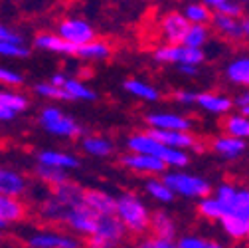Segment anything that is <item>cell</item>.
<instances>
[{
	"instance_id": "obj_1",
	"label": "cell",
	"mask_w": 249,
	"mask_h": 248,
	"mask_svg": "<svg viewBox=\"0 0 249 248\" xmlns=\"http://www.w3.org/2000/svg\"><path fill=\"white\" fill-rule=\"evenodd\" d=\"M117 210L121 214V219L124 221V225L131 227L133 230L137 232H142L146 227H148V216H146V210L142 208V205L133 199V197H123L119 203H117Z\"/></svg>"
},
{
	"instance_id": "obj_2",
	"label": "cell",
	"mask_w": 249,
	"mask_h": 248,
	"mask_svg": "<svg viewBox=\"0 0 249 248\" xmlns=\"http://www.w3.org/2000/svg\"><path fill=\"white\" fill-rule=\"evenodd\" d=\"M166 183V189L172 187L180 193H186V195H200V197H208L210 195V187L200 181V179H194V177H186V175H168L164 179Z\"/></svg>"
},
{
	"instance_id": "obj_3",
	"label": "cell",
	"mask_w": 249,
	"mask_h": 248,
	"mask_svg": "<svg viewBox=\"0 0 249 248\" xmlns=\"http://www.w3.org/2000/svg\"><path fill=\"white\" fill-rule=\"evenodd\" d=\"M61 34L66 36V42H70L77 48H81L93 40V30L85 22H79V20L64 22L61 24Z\"/></svg>"
},
{
	"instance_id": "obj_4",
	"label": "cell",
	"mask_w": 249,
	"mask_h": 248,
	"mask_svg": "<svg viewBox=\"0 0 249 248\" xmlns=\"http://www.w3.org/2000/svg\"><path fill=\"white\" fill-rule=\"evenodd\" d=\"M81 199L87 208H91L93 212H97L101 216H113L117 210V203L99 191H83Z\"/></svg>"
},
{
	"instance_id": "obj_5",
	"label": "cell",
	"mask_w": 249,
	"mask_h": 248,
	"mask_svg": "<svg viewBox=\"0 0 249 248\" xmlns=\"http://www.w3.org/2000/svg\"><path fill=\"white\" fill-rule=\"evenodd\" d=\"M162 30L166 32L170 44H182L184 36L188 34V30H190V24L178 12H170L162 22Z\"/></svg>"
},
{
	"instance_id": "obj_6",
	"label": "cell",
	"mask_w": 249,
	"mask_h": 248,
	"mask_svg": "<svg viewBox=\"0 0 249 248\" xmlns=\"http://www.w3.org/2000/svg\"><path fill=\"white\" fill-rule=\"evenodd\" d=\"M28 216V208L24 203H20L14 197H6V195H0V223H6V221H22Z\"/></svg>"
},
{
	"instance_id": "obj_7",
	"label": "cell",
	"mask_w": 249,
	"mask_h": 248,
	"mask_svg": "<svg viewBox=\"0 0 249 248\" xmlns=\"http://www.w3.org/2000/svg\"><path fill=\"white\" fill-rule=\"evenodd\" d=\"M159 60L164 62H184V64H196L202 60V52L200 50H192V48H178V46H170V48H162L157 52Z\"/></svg>"
},
{
	"instance_id": "obj_8",
	"label": "cell",
	"mask_w": 249,
	"mask_h": 248,
	"mask_svg": "<svg viewBox=\"0 0 249 248\" xmlns=\"http://www.w3.org/2000/svg\"><path fill=\"white\" fill-rule=\"evenodd\" d=\"M44 123L48 125V129H52L55 133H64V135H77L79 133V129L75 127L73 121L66 119L57 109H52V107L44 111Z\"/></svg>"
},
{
	"instance_id": "obj_9",
	"label": "cell",
	"mask_w": 249,
	"mask_h": 248,
	"mask_svg": "<svg viewBox=\"0 0 249 248\" xmlns=\"http://www.w3.org/2000/svg\"><path fill=\"white\" fill-rule=\"evenodd\" d=\"M95 234L113 244L115 240H119L123 236V223L119 219H115V216H99Z\"/></svg>"
},
{
	"instance_id": "obj_10",
	"label": "cell",
	"mask_w": 249,
	"mask_h": 248,
	"mask_svg": "<svg viewBox=\"0 0 249 248\" xmlns=\"http://www.w3.org/2000/svg\"><path fill=\"white\" fill-rule=\"evenodd\" d=\"M129 145H131L133 151L144 153V155H148V157H159V159L162 157V153L166 151L164 145L157 143L154 139H150V137H146V135H137V137H133V139L129 141Z\"/></svg>"
},
{
	"instance_id": "obj_11",
	"label": "cell",
	"mask_w": 249,
	"mask_h": 248,
	"mask_svg": "<svg viewBox=\"0 0 249 248\" xmlns=\"http://www.w3.org/2000/svg\"><path fill=\"white\" fill-rule=\"evenodd\" d=\"M148 225H150L152 234L157 236L154 240H166V242L172 240V236H174V228H172L170 219H166V214H164V212H154L152 221H150Z\"/></svg>"
},
{
	"instance_id": "obj_12",
	"label": "cell",
	"mask_w": 249,
	"mask_h": 248,
	"mask_svg": "<svg viewBox=\"0 0 249 248\" xmlns=\"http://www.w3.org/2000/svg\"><path fill=\"white\" fill-rule=\"evenodd\" d=\"M124 165H131L135 169H146V171H154L160 173L166 169V163H162L159 157H148V155H135V157H124L123 159Z\"/></svg>"
},
{
	"instance_id": "obj_13",
	"label": "cell",
	"mask_w": 249,
	"mask_h": 248,
	"mask_svg": "<svg viewBox=\"0 0 249 248\" xmlns=\"http://www.w3.org/2000/svg\"><path fill=\"white\" fill-rule=\"evenodd\" d=\"M146 137H150V139H154L157 143H160V145H192L194 143V139L190 137V135H184V133H176V131H148L146 133Z\"/></svg>"
},
{
	"instance_id": "obj_14",
	"label": "cell",
	"mask_w": 249,
	"mask_h": 248,
	"mask_svg": "<svg viewBox=\"0 0 249 248\" xmlns=\"http://www.w3.org/2000/svg\"><path fill=\"white\" fill-rule=\"evenodd\" d=\"M148 123H154L157 127H164L166 131H174V129H186L190 125L186 119L176 117V115H150Z\"/></svg>"
},
{
	"instance_id": "obj_15",
	"label": "cell",
	"mask_w": 249,
	"mask_h": 248,
	"mask_svg": "<svg viewBox=\"0 0 249 248\" xmlns=\"http://www.w3.org/2000/svg\"><path fill=\"white\" fill-rule=\"evenodd\" d=\"M220 125L233 137H243V135H249V121L243 119V117H226L220 121Z\"/></svg>"
},
{
	"instance_id": "obj_16",
	"label": "cell",
	"mask_w": 249,
	"mask_h": 248,
	"mask_svg": "<svg viewBox=\"0 0 249 248\" xmlns=\"http://www.w3.org/2000/svg\"><path fill=\"white\" fill-rule=\"evenodd\" d=\"M222 221H224L226 230H228L231 236H235V238L245 236L247 230H249V221L241 219V216H237V214H224Z\"/></svg>"
},
{
	"instance_id": "obj_17",
	"label": "cell",
	"mask_w": 249,
	"mask_h": 248,
	"mask_svg": "<svg viewBox=\"0 0 249 248\" xmlns=\"http://www.w3.org/2000/svg\"><path fill=\"white\" fill-rule=\"evenodd\" d=\"M109 52H111V48H109L107 40H97V42H89V44L77 48L75 54H79L83 58H105V56H109Z\"/></svg>"
},
{
	"instance_id": "obj_18",
	"label": "cell",
	"mask_w": 249,
	"mask_h": 248,
	"mask_svg": "<svg viewBox=\"0 0 249 248\" xmlns=\"http://www.w3.org/2000/svg\"><path fill=\"white\" fill-rule=\"evenodd\" d=\"M36 44H38V46H44V48L59 50V52H71V54L77 52V46H73V44H70V42H66V40H61V38H55V36H48V34L38 36Z\"/></svg>"
},
{
	"instance_id": "obj_19",
	"label": "cell",
	"mask_w": 249,
	"mask_h": 248,
	"mask_svg": "<svg viewBox=\"0 0 249 248\" xmlns=\"http://www.w3.org/2000/svg\"><path fill=\"white\" fill-rule=\"evenodd\" d=\"M22 179L12 175V173H6V171H0V193H8V195H14V193H20L22 191Z\"/></svg>"
},
{
	"instance_id": "obj_20",
	"label": "cell",
	"mask_w": 249,
	"mask_h": 248,
	"mask_svg": "<svg viewBox=\"0 0 249 248\" xmlns=\"http://www.w3.org/2000/svg\"><path fill=\"white\" fill-rule=\"evenodd\" d=\"M32 246L40 248H77L75 242L66 240V238H55V236H40L32 240Z\"/></svg>"
},
{
	"instance_id": "obj_21",
	"label": "cell",
	"mask_w": 249,
	"mask_h": 248,
	"mask_svg": "<svg viewBox=\"0 0 249 248\" xmlns=\"http://www.w3.org/2000/svg\"><path fill=\"white\" fill-rule=\"evenodd\" d=\"M206 38V30L202 24H196V26H190L188 30V34L184 36L182 44H186V48H192V50H198V46L204 42Z\"/></svg>"
},
{
	"instance_id": "obj_22",
	"label": "cell",
	"mask_w": 249,
	"mask_h": 248,
	"mask_svg": "<svg viewBox=\"0 0 249 248\" xmlns=\"http://www.w3.org/2000/svg\"><path fill=\"white\" fill-rule=\"evenodd\" d=\"M196 100H198L204 107H208V109H212V111H226V109L231 107V102H230V100H226V98H213V96H210V94L198 96Z\"/></svg>"
},
{
	"instance_id": "obj_23",
	"label": "cell",
	"mask_w": 249,
	"mask_h": 248,
	"mask_svg": "<svg viewBox=\"0 0 249 248\" xmlns=\"http://www.w3.org/2000/svg\"><path fill=\"white\" fill-rule=\"evenodd\" d=\"M215 151H220V153H226V155H230V157H233V155H237L245 145H243V141H239V139H231V137H228V139H220V141H213V145H212Z\"/></svg>"
},
{
	"instance_id": "obj_24",
	"label": "cell",
	"mask_w": 249,
	"mask_h": 248,
	"mask_svg": "<svg viewBox=\"0 0 249 248\" xmlns=\"http://www.w3.org/2000/svg\"><path fill=\"white\" fill-rule=\"evenodd\" d=\"M230 78L239 82V83H247L249 85V60H239L230 68Z\"/></svg>"
},
{
	"instance_id": "obj_25",
	"label": "cell",
	"mask_w": 249,
	"mask_h": 248,
	"mask_svg": "<svg viewBox=\"0 0 249 248\" xmlns=\"http://www.w3.org/2000/svg\"><path fill=\"white\" fill-rule=\"evenodd\" d=\"M42 163H48V165H55V167H75V159L68 157V155H57V153H42L40 155Z\"/></svg>"
},
{
	"instance_id": "obj_26",
	"label": "cell",
	"mask_w": 249,
	"mask_h": 248,
	"mask_svg": "<svg viewBox=\"0 0 249 248\" xmlns=\"http://www.w3.org/2000/svg\"><path fill=\"white\" fill-rule=\"evenodd\" d=\"M217 203L224 208V214H231L233 212V203H235V193L231 187H222L220 189V197H217Z\"/></svg>"
},
{
	"instance_id": "obj_27",
	"label": "cell",
	"mask_w": 249,
	"mask_h": 248,
	"mask_svg": "<svg viewBox=\"0 0 249 248\" xmlns=\"http://www.w3.org/2000/svg\"><path fill=\"white\" fill-rule=\"evenodd\" d=\"M241 219L249 221V193H239L235 195V203H233V212Z\"/></svg>"
},
{
	"instance_id": "obj_28",
	"label": "cell",
	"mask_w": 249,
	"mask_h": 248,
	"mask_svg": "<svg viewBox=\"0 0 249 248\" xmlns=\"http://www.w3.org/2000/svg\"><path fill=\"white\" fill-rule=\"evenodd\" d=\"M0 105L10 109V111H20L26 107V100L20 96H10V94H0Z\"/></svg>"
},
{
	"instance_id": "obj_29",
	"label": "cell",
	"mask_w": 249,
	"mask_h": 248,
	"mask_svg": "<svg viewBox=\"0 0 249 248\" xmlns=\"http://www.w3.org/2000/svg\"><path fill=\"white\" fill-rule=\"evenodd\" d=\"M208 6L215 8L217 12H222V16H239L241 14V6L239 4H231V2H208Z\"/></svg>"
},
{
	"instance_id": "obj_30",
	"label": "cell",
	"mask_w": 249,
	"mask_h": 248,
	"mask_svg": "<svg viewBox=\"0 0 249 248\" xmlns=\"http://www.w3.org/2000/svg\"><path fill=\"white\" fill-rule=\"evenodd\" d=\"M64 85H66V91H68L71 98H87V100H93V98H95V94H93V91L85 89V87L79 85L77 82H66Z\"/></svg>"
},
{
	"instance_id": "obj_31",
	"label": "cell",
	"mask_w": 249,
	"mask_h": 248,
	"mask_svg": "<svg viewBox=\"0 0 249 248\" xmlns=\"http://www.w3.org/2000/svg\"><path fill=\"white\" fill-rule=\"evenodd\" d=\"M124 87H127L129 91H133V94H139V96L148 98V100H157L159 98L157 91L146 87V85H142V83H139V82H127V83H124Z\"/></svg>"
},
{
	"instance_id": "obj_32",
	"label": "cell",
	"mask_w": 249,
	"mask_h": 248,
	"mask_svg": "<svg viewBox=\"0 0 249 248\" xmlns=\"http://www.w3.org/2000/svg\"><path fill=\"white\" fill-rule=\"evenodd\" d=\"M186 14H188L190 20H196V22H206V20L212 18V12H210L206 6H202V4H192V6H188Z\"/></svg>"
},
{
	"instance_id": "obj_33",
	"label": "cell",
	"mask_w": 249,
	"mask_h": 248,
	"mask_svg": "<svg viewBox=\"0 0 249 248\" xmlns=\"http://www.w3.org/2000/svg\"><path fill=\"white\" fill-rule=\"evenodd\" d=\"M200 212L206 214L208 219H217V216H224V208L220 207L217 201H206L200 205Z\"/></svg>"
},
{
	"instance_id": "obj_34",
	"label": "cell",
	"mask_w": 249,
	"mask_h": 248,
	"mask_svg": "<svg viewBox=\"0 0 249 248\" xmlns=\"http://www.w3.org/2000/svg\"><path fill=\"white\" fill-rule=\"evenodd\" d=\"M160 161L166 163V165H168V163H172V165H186V163H188V157H186V155H182V153H178V151L166 149V151L162 153Z\"/></svg>"
},
{
	"instance_id": "obj_35",
	"label": "cell",
	"mask_w": 249,
	"mask_h": 248,
	"mask_svg": "<svg viewBox=\"0 0 249 248\" xmlns=\"http://www.w3.org/2000/svg\"><path fill=\"white\" fill-rule=\"evenodd\" d=\"M40 177H42L44 181H48L52 187H55V185H59V183L66 181V175L61 173V171H57V169H40Z\"/></svg>"
},
{
	"instance_id": "obj_36",
	"label": "cell",
	"mask_w": 249,
	"mask_h": 248,
	"mask_svg": "<svg viewBox=\"0 0 249 248\" xmlns=\"http://www.w3.org/2000/svg\"><path fill=\"white\" fill-rule=\"evenodd\" d=\"M85 147L91 151V153H97V155H107L111 151V145L103 139H87L85 141Z\"/></svg>"
},
{
	"instance_id": "obj_37",
	"label": "cell",
	"mask_w": 249,
	"mask_h": 248,
	"mask_svg": "<svg viewBox=\"0 0 249 248\" xmlns=\"http://www.w3.org/2000/svg\"><path fill=\"white\" fill-rule=\"evenodd\" d=\"M148 191H150L154 197H159L160 201H170V197H172L170 189L162 187L160 183H148Z\"/></svg>"
},
{
	"instance_id": "obj_38",
	"label": "cell",
	"mask_w": 249,
	"mask_h": 248,
	"mask_svg": "<svg viewBox=\"0 0 249 248\" xmlns=\"http://www.w3.org/2000/svg\"><path fill=\"white\" fill-rule=\"evenodd\" d=\"M180 248H220L213 242H206V240H196V238H184L180 242Z\"/></svg>"
},
{
	"instance_id": "obj_39",
	"label": "cell",
	"mask_w": 249,
	"mask_h": 248,
	"mask_svg": "<svg viewBox=\"0 0 249 248\" xmlns=\"http://www.w3.org/2000/svg\"><path fill=\"white\" fill-rule=\"evenodd\" d=\"M38 91H42V94H46V96H52V98H59V100H70L71 98L68 91H61L59 87H53V85H38Z\"/></svg>"
},
{
	"instance_id": "obj_40",
	"label": "cell",
	"mask_w": 249,
	"mask_h": 248,
	"mask_svg": "<svg viewBox=\"0 0 249 248\" xmlns=\"http://www.w3.org/2000/svg\"><path fill=\"white\" fill-rule=\"evenodd\" d=\"M0 54H10V56H28V50L8 44V42H0Z\"/></svg>"
},
{
	"instance_id": "obj_41",
	"label": "cell",
	"mask_w": 249,
	"mask_h": 248,
	"mask_svg": "<svg viewBox=\"0 0 249 248\" xmlns=\"http://www.w3.org/2000/svg\"><path fill=\"white\" fill-rule=\"evenodd\" d=\"M87 246H89V248H111L113 244H111V242H107L105 238L97 236V234H93V236L87 240Z\"/></svg>"
},
{
	"instance_id": "obj_42",
	"label": "cell",
	"mask_w": 249,
	"mask_h": 248,
	"mask_svg": "<svg viewBox=\"0 0 249 248\" xmlns=\"http://www.w3.org/2000/svg\"><path fill=\"white\" fill-rule=\"evenodd\" d=\"M0 42H8V44H20V38L18 36H14V34H10L6 28H2L0 26Z\"/></svg>"
},
{
	"instance_id": "obj_43",
	"label": "cell",
	"mask_w": 249,
	"mask_h": 248,
	"mask_svg": "<svg viewBox=\"0 0 249 248\" xmlns=\"http://www.w3.org/2000/svg\"><path fill=\"white\" fill-rule=\"evenodd\" d=\"M0 82H6V83H20L22 80H20V76H16V74H10V72H6V70H0Z\"/></svg>"
},
{
	"instance_id": "obj_44",
	"label": "cell",
	"mask_w": 249,
	"mask_h": 248,
	"mask_svg": "<svg viewBox=\"0 0 249 248\" xmlns=\"http://www.w3.org/2000/svg\"><path fill=\"white\" fill-rule=\"evenodd\" d=\"M139 248H172V244L166 242V240H148Z\"/></svg>"
},
{
	"instance_id": "obj_45",
	"label": "cell",
	"mask_w": 249,
	"mask_h": 248,
	"mask_svg": "<svg viewBox=\"0 0 249 248\" xmlns=\"http://www.w3.org/2000/svg\"><path fill=\"white\" fill-rule=\"evenodd\" d=\"M10 117H12V111L0 105V119H10Z\"/></svg>"
},
{
	"instance_id": "obj_46",
	"label": "cell",
	"mask_w": 249,
	"mask_h": 248,
	"mask_svg": "<svg viewBox=\"0 0 249 248\" xmlns=\"http://www.w3.org/2000/svg\"><path fill=\"white\" fill-rule=\"evenodd\" d=\"M176 98H178V100H182V102H192V100H196V98H194V96H190V94H178Z\"/></svg>"
},
{
	"instance_id": "obj_47",
	"label": "cell",
	"mask_w": 249,
	"mask_h": 248,
	"mask_svg": "<svg viewBox=\"0 0 249 248\" xmlns=\"http://www.w3.org/2000/svg\"><path fill=\"white\" fill-rule=\"evenodd\" d=\"M61 83H66V80L61 78V76H55V78H53V87H57V85H61Z\"/></svg>"
},
{
	"instance_id": "obj_48",
	"label": "cell",
	"mask_w": 249,
	"mask_h": 248,
	"mask_svg": "<svg viewBox=\"0 0 249 248\" xmlns=\"http://www.w3.org/2000/svg\"><path fill=\"white\" fill-rule=\"evenodd\" d=\"M239 103H241V105H249V94L243 96V98H239Z\"/></svg>"
},
{
	"instance_id": "obj_49",
	"label": "cell",
	"mask_w": 249,
	"mask_h": 248,
	"mask_svg": "<svg viewBox=\"0 0 249 248\" xmlns=\"http://www.w3.org/2000/svg\"><path fill=\"white\" fill-rule=\"evenodd\" d=\"M184 72L186 74H194V68L192 66H184Z\"/></svg>"
},
{
	"instance_id": "obj_50",
	"label": "cell",
	"mask_w": 249,
	"mask_h": 248,
	"mask_svg": "<svg viewBox=\"0 0 249 248\" xmlns=\"http://www.w3.org/2000/svg\"><path fill=\"white\" fill-rule=\"evenodd\" d=\"M243 115H249V105H245V107H243Z\"/></svg>"
},
{
	"instance_id": "obj_51",
	"label": "cell",
	"mask_w": 249,
	"mask_h": 248,
	"mask_svg": "<svg viewBox=\"0 0 249 248\" xmlns=\"http://www.w3.org/2000/svg\"><path fill=\"white\" fill-rule=\"evenodd\" d=\"M245 30H247V34H249V22H247V24H245Z\"/></svg>"
},
{
	"instance_id": "obj_52",
	"label": "cell",
	"mask_w": 249,
	"mask_h": 248,
	"mask_svg": "<svg viewBox=\"0 0 249 248\" xmlns=\"http://www.w3.org/2000/svg\"><path fill=\"white\" fill-rule=\"evenodd\" d=\"M0 225H2V223H0Z\"/></svg>"
},
{
	"instance_id": "obj_53",
	"label": "cell",
	"mask_w": 249,
	"mask_h": 248,
	"mask_svg": "<svg viewBox=\"0 0 249 248\" xmlns=\"http://www.w3.org/2000/svg\"><path fill=\"white\" fill-rule=\"evenodd\" d=\"M247 232H249V230H247Z\"/></svg>"
}]
</instances>
